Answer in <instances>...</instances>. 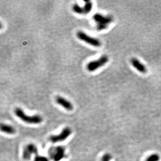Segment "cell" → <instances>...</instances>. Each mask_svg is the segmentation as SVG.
I'll list each match as a JSON object with an SVG mask.
<instances>
[{"label": "cell", "instance_id": "2", "mask_svg": "<svg viewBox=\"0 0 161 161\" xmlns=\"http://www.w3.org/2000/svg\"><path fill=\"white\" fill-rule=\"evenodd\" d=\"M93 19L96 23V29L98 31H102L107 28L109 24L113 21V18L110 16H103L99 13L95 14Z\"/></svg>", "mask_w": 161, "mask_h": 161}, {"label": "cell", "instance_id": "4", "mask_svg": "<svg viewBox=\"0 0 161 161\" xmlns=\"http://www.w3.org/2000/svg\"><path fill=\"white\" fill-rule=\"evenodd\" d=\"M108 60V57L107 55H102L99 59L89 62L87 64V69L89 72H94V70L105 65Z\"/></svg>", "mask_w": 161, "mask_h": 161}, {"label": "cell", "instance_id": "7", "mask_svg": "<svg viewBox=\"0 0 161 161\" xmlns=\"http://www.w3.org/2000/svg\"><path fill=\"white\" fill-rule=\"evenodd\" d=\"M38 150L37 146L33 143H29L26 145L23 150V157L25 160H29L33 154L37 155Z\"/></svg>", "mask_w": 161, "mask_h": 161}, {"label": "cell", "instance_id": "1", "mask_svg": "<svg viewBox=\"0 0 161 161\" xmlns=\"http://www.w3.org/2000/svg\"><path fill=\"white\" fill-rule=\"evenodd\" d=\"M14 113L18 118L27 124H39L41 123L43 121L42 118L40 115H28L26 114L23 109L19 107H17L15 108Z\"/></svg>", "mask_w": 161, "mask_h": 161}, {"label": "cell", "instance_id": "6", "mask_svg": "<svg viewBox=\"0 0 161 161\" xmlns=\"http://www.w3.org/2000/svg\"><path fill=\"white\" fill-rule=\"evenodd\" d=\"M72 129L69 127L64 128L61 132L57 135H52L49 138V140L52 143H57L65 140L72 134Z\"/></svg>", "mask_w": 161, "mask_h": 161}, {"label": "cell", "instance_id": "15", "mask_svg": "<svg viewBox=\"0 0 161 161\" xmlns=\"http://www.w3.org/2000/svg\"><path fill=\"white\" fill-rule=\"evenodd\" d=\"M112 159V156L110 154L106 153L104 154L101 158V161H110Z\"/></svg>", "mask_w": 161, "mask_h": 161}, {"label": "cell", "instance_id": "9", "mask_svg": "<svg viewBox=\"0 0 161 161\" xmlns=\"http://www.w3.org/2000/svg\"><path fill=\"white\" fill-rule=\"evenodd\" d=\"M131 63L132 65L139 72L143 74H145L147 72L146 67L136 58H132L131 60Z\"/></svg>", "mask_w": 161, "mask_h": 161}, {"label": "cell", "instance_id": "8", "mask_svg": "<svg viewBox=\"0 0 161 161\" xmlns=\"http://www.w3.org/2000/svg\"><path fill=\"white\" fill-rule=\"evenodd\" d=\"M56 102L58 104L63 107L67 111H70L73 109V105L72 103L62 96H58L56 98Z\"/></svg>", "mask_w": 161, "mask_h": 161}, {"label": "cell", "instance_id": "11", "mask_svg": "<svg viewBox=\"0 0 161 161\" xmlns=\"http://www.w3.org/2000/svg\"><path fill=\"white\" fill-rule=\"evenodd\" d=\"M73 11L78 14H85L84 10L83 7H81L78 4H75L73 5L72 8Z\"/></svg>", "mask_w": 161, "mask_h": 161}, {"label": "cell", "instance_id": "10", "mask_svg": "<svg viewBox=\"0 0 161 161\" xmlns=\"http://www.w3.org/2000/svg\"><path fill=\"white\" fill-rule=\"evenodd\" d=\"M1 130L7 134H13L16 132L15 129L11 125L2 124L1 125Z\"/></svg>", "mask_w": 161, "mask_h": 161}, {"label": "cell", "instance_id": "14", "mask_svg": "<svg viewBox=\"0 0 161 161\" xmlns=\"http://www.w3.org/2000/svg\"><path fill=\"white\" fill-rule=\"evenodd\" d=\"M34 161H49V160L46 157L39 155L38 154H37L35 156Z\"/></svg>", "mask_w": 161, "mask_h": 161}, {"label": "cell", "instance_id": "12", "mask_svg": "<svg viewBox=\"0 0 161 161\" xmlns=\"http://www.w3.org/2000/svg\"><path fill=\"white\" fill-rule=\"evenodd\" d=\"M93 4L91 1H86L85 2V4L84 6H83V10H84L85 14H87L91 11L92 10Z\"/></svg>", "mask_w": 161, "mask_h": 161}, {"label": "cell", "instance_id": "3", "mask_svg": "<svg viewBox=\"0 0 161 161\" xmlns=\"http://www.w3.org/2000/svg\"><path fill=\"white\" fill-rule=\"evenodd\" d=\"M49 155L54 161H60L66 156L65 147L61 145L51 147L49 150Z\"/></svg>", "mask_w": 161, "mask_h": 161}, {"label": "cell", "instance_id": "5", "mask_svg": "<svg viewBox=\"0 0 161 161\" xmlns=\"http://www.w3.org/2000/svg\"><path fill=\"white\" fill-rule=\"evenodd\" d=\"M77 37L81 41L85 42L93 47H100L101 46V43L99 39L88 35L82 31L77 32Z\"/></svg>", "mask_w": 161, "mask_h": 161}, {"label": "cell", "instance_id": "13", "mask_svg": "<svg viewBox=\"0 0 161 161\" xmlns=\"http://www.w3.org/2000/svg\"><path fill=\"white\" fill-rule=\"evenodd\" d=\"M159 157L156 154H154L147 157L146 161H158Z\"/></svg>", "mask_w": 161, "mask_h": 161}]
</instances>
